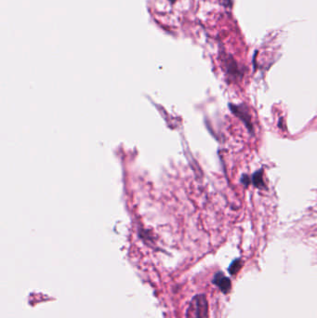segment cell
Segmentation results:
<instances>
[{
	"label": "cell",
	"mask_w": 317,
	"mask_h": 318,
	"mask_svg": "<svg viewBox=\"0 0 317 318\" xmlns=\"http://www.w3.org/2000/svg\"><path fill=\"white\" fill-rule=\"evenodd\" d=\"M186 318H208V305L205 295H197L187 309Z\"/></svg>",
	"instance_id": "6da1fadb"
},
{
	"label": "cell",
	"mask_w": 317,
	"mask_h": 318,
	"mask_svg": "<svg viewBox=\"0 0 317 318\" xmlns=\"http://www.w3.org/2000/svg\"><path fill=\"white\" fill-rule=\"evenodd\" d=\"M212 283L216 285L217 287L220 288L223 293L229 292L231 288V280L221 272L217 273L214 275Z\"/></svg>",
	"instance_id": "7a4b0ae2"
},
{
	"label": "cell",
	"mask_w": 317,
	"mask_h": 318,
	"mask_svg": "<svg viewBox=\"0 0 317 318\" xmlns=\"http://www.w3.org/2000/svg\"><path fill=\"white\" fill-rule=\"evenodd\" d=\"M241 260H239V259L235 260V261L231 263L230 267H229V273H231V274H236V273H238V271L241 269Z\"/></svg>",
	"instance_id": "277c9868"
},
{
	"label": "cell",
	"mask_w": 317,
	"mask_h": 318,
	"mask_svg": "<svg viewBox=\"0 0 317 318\" xmlns=\"http://www.w3.org/2000/svg\"><path fill=\"white\" fill-rule=\"evenodd\" d=\"M252 181L254 185L257 187H263L264 186V183H263V179H262V171H259L256 172L253 177H252Z\"/></svg>",
	"instance_id": "3957f363"
}]
</instances>
